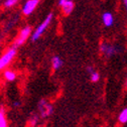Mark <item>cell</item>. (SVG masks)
I'll list each match as a JSON object with an SVG mask.
<instances>
[{"instance_id":"obj_15","label":"cell","mask_w":127,"mask_h":127,"mask_svg":"<svg viewBox=\"0 0 127 127\" xmlns=\"http://www.w3.org/2000/svg\"><path fill=\"white\" fill-rule=\"evenodd\" d=\"M87 70H88V72H89V73H92V72H93V68H92V67H89Z\"/></svg>"},{"instance_id":"obj_1","label":"cell","mask_w":127,"mask_h":127,"mask_svg":"<svg viewBox=\"0 0 127 127\" xmlns=\"http://www.w3.org/2000/svg\"><path fill=\"white\" fill-rule=\"evenodd\" d=\"M16 53H17V47L12 45L3 54L2 57H0V71H3L10 65L15 56H16Z\"/></svg>"},{"instance_id":"obj_12","label":"cell","mask_w":127,"mask_h":127,"mask_svg":"<svg viewBox=\"0 0 127 127\" xmlns=\"http://www.w3.org/2000/svg\"><path fill=\"white\" fill-rule=\"evenodd\" d=\"M0 127H8V123L3 109H0Z\"/></svg>"},{"instance_id":"obj_3","label":"cell","mask_w":127,"mask_h":127,"mask_svg":"<svg viewBox=\"0 0 127 127\" xmlns=\"http://www.w3.org/2000/svg\"><path fill=\"white\" fill-rule=\"evenodd\" d=\"M31 32H32V29H31L30 26H24L20 31H19V33L17 35V37L15 38V41H14V46H20L22 45L26 40L27 38L30 36Z\"/></svg>"},{"instance_id":"obj_10","label":"cell","mask_w":127,"mask_h":127,"mask_svg":"<svg viewBox=\"0 0 127 127\" xmlns=\"http://www.w3.org/2000/svg\"><path fill=\"white\" fill-rule=\"evenodd\" d=\"M18 2H19V0H4L3 6H4V8L9 9V8L14 7L15 5H17Z\"/></svg>"},{"instance_id":"obj_11","label":"cell","mask_w":127,"mask_h":127,"mask_svg":"<svg viewBox=\"0 0 127 127\" xmlns=\"http://www.w3.org/2000/svg\"><path fill=\"white\" fill-rule=\"evenodd\" d=\"M4 78L7 81H14L15 79H16V74H15L13 71L7 70L4 72Z\"/></svg>"},{"instance_id":"obj_17","label":"cell","mask_w":127,"mask_h":127,"mask_svg":"<svg viewBox=\"0 0 127 127\" xmlns=\"http://www.w3.org/2000/svg\"><path fill=\"white\" fill-rule=\"evenodd\" d=\"M122 2H123V4H124V6L127 5V0H122Z\"/></svg>"},{"instance_id":"obj_13","label":"cell","mask_w":127,"mask_h":127,"mask_svg":"<svg viewBox=\"0 0 127 127\" xmlns=\"http://www.w3.org/2000/svg\"><path fill=\"white\" fill-rule=\"evenodd\" d=\"M119 121L121 123H125L127 121V110L123 109V111H121V113L119 115Z\"/></svg>"},{"instance_id":"obj_2","label":"cell","mask_w":127,"mask_h":127,"mask_svg":"<svg viewBox=\"0 0 127 127\" xmlns=\"http://www.w3.org/2000/svg\"><path fill=\"white\" fill-rule=\"evenodd\" d=\"M53 18H54L53 13H50V14L44 18V20L36 27V29L32 32V36H31V39H32L33 41L37 40V39L42 35V33L46 30V28L49 27V25H50L51 22L53 21Z\"/></svg>"},{"instance_id":"obj_14","label":"cell","mask_w":127,"mask_h":127,"mask_svg":"<svg viewBox=\"0 0 127 127\" xmlns=\"http://www.w3.org/2000/svg\"><path fill=\"white\" fill-rule=\"evenodd\" d=\"M99 78H100V76H99V74L97 73V72H92L91 73V81L92 82H98L99 81Z\"/></svg>"},{"instance_id":"obj_18","label":"cell","mask_w":127,"mask_h":127,"mask_svg":"<svg viewBox=\"0 0 127 127\" xmlns=\"http://www.w3.org/2000/svg\"><path fill=\"white\" fill-rule=\"evenodd\" d=\"M0 1H1V0H0Z\"/></svg>"},{"instance_id":"obj_7","label":"cell","mask_w":127,"mask_h":127,"mask_svg":"<svg viewBox=\"0 0 127 127\" xmlns=\"http://www.w3.org/2000/svg\"><path fill=\"white\" fill-rule=\"evenodd\" d=\"M60 6H61L63 14L67 16V15H70L73 12V10L75 8V3H74L73 0H67V1L63 2Z\"/></svg>"},{"instance_id":"obj_4","label":"cell","mask_w":127,"mask_h":127,"mask_svg":"<svg viewBox=\"0 0 127 127\" xmlns=\"http://www.w3.org/2000/svg\"><path fill=\"white\" fill-rule=\"evenodd\" d=\"M38 4H39V0H26L21 8L22 14L25 15V16H29L36 9Z\"/></svg>"},{"instance_id":"obj_5","label":"cell","mask_w":127,"mask_h":127,"mask_svg":"<svg viewBox=\"0 0 127 127\" xmlns=\"http://www.w3.org/2000/svg\"><path fill=\"white\" fill-rule=\"evenodd\" d=\"M39 110H40V114H41V117L42 118H45V117H49L52 112H53V107L46 103L45 100H41L39 102Z\"/></svg>"},{"instance_id":"obj_16","label":"cell","mask_w":127,"mask_h":127,"mask_svg":"<svg viewBox=\"0 0 127 127\" xmlns=\"http://www.w3.org/2000/svg\"><path fill=\"white\" fill-rule=\"evenodd\" d=\"M65 1H67V0H59V5H61L63 2H65Z\"/></svg>"},{"instance_id":"obj_8","label":"cell","mask_w":127,"mask_h":127,"mask_svg":"<svg viewBox=\"0 0 127 127\" xmlns=\"http://www.w3.org/2000/svg\"><path fill=\"white\" fill-rule=\"evenodd\" d=\"M102 21L105 26L110 27L114 24V16L111 12H104L102 14Z\"/></svg>"},{"instance_id":"obj_9","label":"cell","mask_w":127,"mask_h":127,"mask_svg":"<svg viewBox=\"0 0 127 127\" xmlns=\"http://www.w3.org/2000/svg\"><path fill=\"white\" fill-rule=\"evenodd\" d=\"M52 65H53V69L57 71V70H59V69L62 67L63 61H62L59 57H55V58L53 59V61H52Z\"/></svg>"},{"instance_id":"obj_6","label":"cell","mask_w":127,"mask_h":127,"mask_svg":"<svg viewBox=\"0 0 127 127\" xmlns=\"http://www.w3.org/2000/svg\"><path fill=\"white\" fill-rule=\"evenodd\" d=\"M100 50H101V52H102L104 55H106L107 57H111V56L117 54V52H118L117 49H116V46L110 44V43H107V42L101 43Z\"/></svg>"}]
</instances>
